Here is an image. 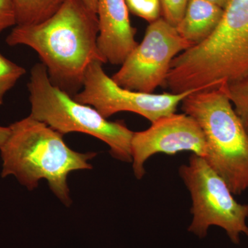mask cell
<instances>
[{"label":"cell","instance_id":"cell-14","mask_svg":"<svg viewBox=\"0 0 248 248\" xmlns=\"http://www.w3.org/2000/svg\"><path fill=\"white\" fill-rule=\"evenodd\" d=\"M236 114L248 128V79L225 87Z\"/></svg>","mask_w":248,"mask_h":248},{"label":"cell","instance_id":"cell-6","mask_svg":"<svg viewBox=\"0 0 248 248\" xmlns=\"http://www.w3.org/2000/svg\"><path fill=\"white\" fill-rule=\"evenodd\" d=\"M179 172L192 200L189 232L205 239L209 228L217 226L235 245L240 244L242 235L248 236V203L235 200L226 182L203 157L192 154Z\"/></svg>","mask_w":248,"mask_h":248},{"label":"cell","instance_id":"cell-8","mask_svg":"<svg viewBox=\"0 0 248 248\" xmlns=\"http://www.w3.org/2000/svg\"><path fill=\"white\" fill-rule=\"evenodd\" d=\"M102 62H92L86 70L82 91L73 98L77 102L93 107L108 119L120 112H131L145 117L151 123L161 117L175 113L178 106L195 89L178 93L154 94L130 91L118 86L103 68Z\"/></svg>","mask_w":248,"mask_h":248},{"label":"cell","instance_id":"cell-9","mask_svg":"<svg viewBox=\"0 0 248 248\" xmlns=\"http://www.w3.org/2000/svg\"><path fill=\"white\" fill-rule=\"evenodd\" d=\"M182 151L206 157L208 146L200 125L185 113L175 112L161 117L147 130L133 133L131 153L135 177L138 179L144 177L145 164L153 155H174Z\"/></svg>","mask_w":248,"mask_h":248},{"label":"cell","instance_id":"cell-19","mask_svg":"<svg viewBox=\"0 0 248 248\" xmlns=\"http://www.w3.org/2000/svg\"><path fill=\"white\" fill-rule=\"evenodd\" d=\"M85 4L93 12L97 13L98 0H83Z\"/></svg>","mask_w":248,"mask_h":248},{"label":"cell","instance_id":"cell-2","mask_svg":"<svg viewBox=\"0 0 248 248\" xmlns=\"http://www.w3.org/2000/svg\"><path fill=\"white\" fill-rule=\"evenodd\" d=\"M247 79L248 0H228L213 33L172 60L164 86L178 94Z\"/></svg>","mask_w":248,"mask_h":248},{"label":"cell","instance_id":"cell-11","mask_svg":"<svg viewBox=\"0 0 248 248\" xmlns=\"http://www.w3.org/2000/svg\"><path fill=\"white\" fill-rule=\"evenodd\" d=\"M223 14V9L206 0H189L176 29L179 35L193 46L213 33Z\"/></svg>","mask_w":248,"mask_h":248},{"label":"cell","instance_id":"cell-1","mask_svg":"<svg viewBox=\"0 0 248 248\" xmlns=\"http://www.w3.org/2000/svg\"><path fill=\"white\" fill-rule=\"evenodd\" d=\"M98 35L97 15L83 0H66L46 20L16 25L6 42L35 50L52 84L73 97L83 88L89 65L94 61L106 63L98 50Z\"/></svg>","mask_w":248,"mask_h":248},{"label":"cell","instance_id":"cell-4","mask_svg":"<svg viewBox=\"0 0 248 248\" xmlns=\"http://www.w3.org/2000/svg\"><path fill=\"white\" fill-rule=\"evenodd\" d=\"M181 104L203 131L208 146L204 159L209 166L233 195L248 190V133L225 87L191 93Z\"/></svg>","mask_w":248,"mask_h":248},{"label":"cell","instance_id":"cell-20","mask_svg":"<svg viewBox=\"0 0 248 248\" xmlns=\"http://www.w3.org/2000/svg\"><path fill=\"white\" fill-rule=\"evenodd\" d=\"M206 1H210V2L213 3V4L217 5V6L224 9L228 0H206Z\"/></svg>","mask_w":248,"mask_h":248},{"label":"cell","instance_id":"cell-12","mask_svg":"<svg viewBox=\"0 0 248 248\" xmlns=\"http://www.w3.org/2000/svg\"><path fill=\"white\" fill-rule=\"evenodd\" d=\"M17 25H32L46 20L66 0H13Z\"/></svg>","mask_w":248,"mask_h":248},{"label":"cell","instance_id":"cell-3","mask_svg":"<svg viewBox=\"0 0 248 248\" xmlns=\"http://www.w3.org/2000/svg\"><path fill=\"white\" fill-rule=\"evenodd\" d=\"M9 127V138L0 148L1 177L14 176L29 190L45 179L53 193L65 205H71L68 174L92 169L89 161L97 154L73 151L63 141V135L30 116Z\"/></svg>","mask_w":248,"mask_h":248},{"label":"cell","instance_id":"cell-16","mask_svg":"<svg viewBox=\"0 0 248 248\" xmlns=\"http://www.w3.org/2000/svg\"><path fill=\"white\" fill-rule=\"evenodd\" d=\"M189 0H159L161 15L165 20L177 27L185 13Z\"/></svg>","mask_w":248,"mask_h":248},{"label":"cell","instance_id":"cell-7","mask_svg":"<svg viewBox=\"0 0 248 248\" xmlns=\"http://www.w3.org/2000/svg\"><path fill=\"white\" fill-rule=\"evenodd\" d=\"M192 47L164 18L150 23L144 37L111 78L124 89L153 93L164 86L174 58Z\"/></svg>","mask_w":248,"mask_h":248},{"label":"cell","instance_id":"cell-5","mask_svg":"<svg viewBox=\"0 0 248 248\" xmlns=\"http://www.w3.org/2000/svg\"><path fill=\"white\" fill-rule=\"evenodd\" d=\"M30 117L59 133L87 134L102 140L115 159L132 162L134 132L122 122H110L95 108L77 102L71 95L52 84L42 63L31 68L28 83Z\"/></svg>","mask_w":248,"mask_h":248},{"label":"cell","instance_id":"cell-10","mask_svg":"<svg viewBox=\"0 0 248 248\" xmlns=\"http://www.w3.org/2000/svg\"><path fill=\"white\" fill-rule=\"evenodd\" d=\"M128 11L125 0H98L97 48L106 63L122 65L138 46Z\"/></svg>","mask_w":248,"mask_h":248},{"label":"cell","instance_id":"cell-13","mask_svg":"<svg viewBox=\"0 0 248 248\" xmlns=\"http://www.w3.org/2000/svg\"><path fill=\"white\" fill-rule=\"evenodd\" d=\"M26 72L25 68L5 58L0 53V105L4 102L5 94L14 88Z\"/></svg>","mask_w":248,"mask_h":248},{"label":"cell","instance_id":"cell-15","mask_svg":"<svg viewBox=\"0 0 248 248\" xmlns=\"http://www.w3.org/2000/svg\"><path fill=\"white\" fill-rule=\"evenodd\" d=\"M129 11L151 23L161 17L159 0H125Z\"/></svg>","mask_w":248,"mask_h":248},{"label":"cell","instance_id":"cell-21","mask_svg":"<svg viewBox=\"0 0 248 248\" xmlns=\"http://www.w3.org/2000/svg\"><path fill=\"white\" fill-rule=\"evenodd\" d=\"M247 131H248V128L247 129Z\"/></svg>","mask_w":248,"mask_h":248},{"label":"cell","instance_id":"cell-18","mask_svg":"<svg viewBox=\"0 0 248 248\" xmlns=\"http://www.w3.org/2000/svg\"><path fill=\"white\" fill-rule=\"evenodd\" d=\"M11 129L10 127L0 126V148L4 144L6 140L9 138Z\"/></svg>","mask_w":248,"mask_h":248},{"label":"cell","instance_id":"cell-17","mask_svg":"<svg viewBox=\"0 0 248 248\" xmlns=\"http://www.w3.org/2000/svg\"><path fill=\"white\" fill-rule=\"evenodd\" d=\"M17 25L16 10L13 0H0V33Z\"/></svg>","mask_w":248,"mask_h":248}]
</instances>
